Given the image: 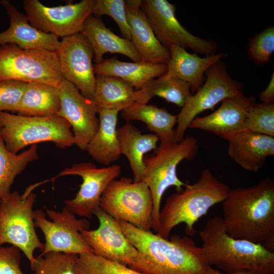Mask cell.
<instances>
[{
  "instance_id": "obj_7",
  "label": "cell",
  "mask_w": 274,
  "mask_h": 274,
  "mask_svg": "<svg viewBox=\"0 0 274 274\" xmlns=\"http://www.w3.org/2000/svg\"><path fill=\"white\" fill-rule=\"evenodd\" d=\"M30 187L23 194L10 192L0 200V246L8 243L23 252L30 262L34 252L44 248L35 230L33 206L36 195Z\"/></svg>"
},
{
  "instance_id": "obj_31",
  "label": "cell",
  "mask_w": 274,
  "mask_h": 274,
  "mask_svg": "<svg viewBox=\"0 0 274 274\" xmlns=\"http://www.w3.org/2000/svg\"><path fill=\"white\" fill-rule=\"evenodd\" d=\"M138 91L140 104H147L152 97L159 96L181 108L192 95L188 83L164 75L150 81Z\"/></svg>"
},
{
  "instance_id": "obj_39",
  "label": "cell",
  "mask_w": 274,
  "mask_h": 274,
  "mask_svg": "<svg viewBox=\"0 0 274 274\" xmlns=\"http://www.w3.org/2000/svg\"><path fill=\"white\" fill-rule=\"evenodd\" d=\"M259 98L262 102L270 104L274 101V74L271 75L270 81L266 87L260 94Z\"/></svg>"
},
{
  "instance_id": "obj_29",
  "label": "cell",
  "mask_w": 274,
  "mask_h": 274,
  "mask_svg": "<svg viewBox=\"0 0 274 274\" xmlns=\"http://www.w3.org/2000/svg\"><path fill=\"white\" fill-rule=\"evenodd\" d=\"M60 108L58 86L31 82L27 83L17 113L24 116H57Z\"/></svg>"
},
{
  "instance_id": "obj_3",
  "label": "cell",
  "mask_w": 274,
  "mask_h": 274,
  "mask_svg": "<svg viewBox=\"0 0 274 274\" xmlns=\"http://www.w3.org/2000/svg\"><path fill=\"white\" fill-rule=\"evenodd\" d=\"M207 264L226 273L273 274L274 252L263 245L234 238L221 217L209 219L199 232Z\"/></svg>"
},
{
  "instance_id": "obj_33",
  "label": "cell",
  "mask_w": 274,
  "mask_h": 274,
  "mask_svg": "<svg viewBox=\"0 0 274 274\" xmlns=\"http://www.w3.org/2000/svg\"><path fill=\"white\" fill-rule=\"evenodd\" d=\"M79 255L51 252L36 258L31 274H76L74 266Z\"/></svg>"
},
{
  "instance_id": "obj_30",
  "label": "cell",
  "mask_w": 274,
  "mask_h": 274,
  "mask_svg": "<svg viewBox=\"0 0 274 274\" xmlns=\"http://www.w3.org/2000/svg\"><path fill=\"white\" fill-rule=\"evenodd\" d=\"M38 158L36 144L20 154H15L6 147L0 133V200L11 192L16 176L21 174L29 163Z\"/></svg>"
},
{
  "instance_id": "obj_9",
  "label": "cell",
  "mask_w": 274,
  "mask_h": 274,
  "mask_svg": "<svg viewBox=\"0 0 274 274\" xmlns=\"http://www.w3.org/2000/svg\"><path fill=\"white\" fill-rule=\"evenodd\" d=\"M56 52L0 46V80L42 82L58 86L63 80Z\"/></svg>"
},
{
  "instance_id": "obj_24",
  "label": "cell",
  "mask_w": 274,
  "mask_h": 274,
  "mask_svg": "<svg viewBox=\"0 0 274 274\" xmlns=\"http://www.w3.org/2000/svg\"><path fill=\"white\" fill-rule=\"evenodd\" d=\"M95 75L110 76L122 79L139 90L150 81L164 75L167 64L144 61L124 62L113 57L93 64Z\"/></svg>"
},
{
  "instance_id": "obj_34",
  "label": "cell",
  "mask_w": 274,
  "mask_h": 274,
  "mask_svg": "<svg viewBox=\"0 0 274 274\" xmlns=\"http://www.w3.org/2000/svg\"><path fill=\"white\" fill-rule=\"evenodd\" d=\"M246 131L274 137V104L255 103L245 123Z\"/></svg>"
},
{
  "instance_id": "obj_5",
  "label": "cell",
  "mask_w": 274,
  "mask_h": 274,
  "mask_svg": "<svg viewBox=\"0 0 274 274\" xmlns=\"http://www.w3.org/2000/svg\"><path fill=\"white\" fill-rule=\"evenodd\" d=\"M153 155L144 159L145 173L143 179L148 185L153 199L152 229L158 232L162 197L170 187H176L177 192L183 190L185 183L177 175L178 165L184 159H192L198 151L197 140L188 136L180 142L161 143Z\"/></svg>"
},
{
  "instance_id": "obj_37",
  "label": "cell",
  "mask_w": 274,
  "mask_h": 274,
  "mask_svg": "<svg viewBox=\"0 0 274 274\" xmlns=\"http://www.w3.org/2000/svg\"><path fill=\"white\" fill-rule=\"evenodd\" d=\"M27 83L0 80V112H18Z\"/></svg>"
},
{
  "instance_id": "obj_32",
  "label": "cell",
  "mask_w": 274,
  "mask_h": 274,
  "mask_svg": "<svg viewBox=\"0 0 274 274\" xmlns=\"http://www.w3.org/2000/svg\"><path fill=\"white\" fill-rule=\"evenodd\" d=\"M76 274H143L128 266L92 253L79 255L74 267Z\"/></svg>"
},
{
  "instance_id": "obj_17",
  "label": "cell",
  "mask_w": 274,
  "mask_h": 274,
  "mask_svg": "<svg viewBox=\"0 0 274 274\" xmlns=\"http://www.w3.org/2000/svg\"><path fill=\"white\" fill-rule=\"evenodd\" d=\"M99 225L94 230L81 232L95 254L129 266L135 261L138 252L121 230L116 220L100 207L94 212Z\"/></svg>"
},
{
  "instance_id": "obj_25",
  "label": "cell",
  "mask_w": 274,
  "mask_h": 274,
  "mask_svg": "<svg viewBox=\"0 0 274 274\" xmlns=\"http://www.w3.org/2000/svg\"><path fill=\"white\" fill-rule=\"evenodd\" d=\"M121 154L127 158L133 176V181H142L145 173L144 155L157 148L158 138L153 133L143 134L130 122L117 128Z\"/></svg>"
},
{
  "instance_id": "obj_8",
  "label": "cell",
  "mask_w": 274,
  "mask_h": 274,
  "mask_svg": "<svg viewBox=\"0 0 274 274\" xmlns=\"http://www.w3.org/2000/svg\"><path fill=\"white\" fill-rule=\"evenodd\" d=\"M99 207L115 219L145 230L152 229L153 199L143 180L135 182L126 177L114 180L104 191Z\"/></svg>"
},
{
  "instance_id": "obj_20",
  "label": "cell",
  "mask_w": 274,
  "mask_h": 274,
  "mask_svg": "<svg viewBox=\"0 0 274 274\" xmlns=\"http://www.w3.org/2000/svg\"><path fill=\"white\" fill-rule=\"evenodd\" d=\"M125 8L131 41L142 60L152 63L167 64L170 58L169 50L156 38L141 8V0L125 1Z\"/></svg>"
},
{
  "instance_id": "obj_12",
  "label": "cell",
  "mask_w": 274,
  "mask_h": 274,
  "mask_svg": "<svg viewBox=\"0 0 274 274\" xmlns=\"http://www.w3.org/2000/svg\"><path fill=\"white\" fill-rule=\"evenodd\" d=\"M141 8L160 43L178 46L206 56L215 54L217 43L196 36L186 29L176 16V7L167 0H143Z\"/></svg>"
},
{
  "instance_id": "obj_36",
  "label": "cell",
  "mask_w": 274,
  "mask_h": 274,
  "mask_svg": "<svg viewBox=\"0 0 274 274\" xmlns=\"http://www.w3.org/2000/svg\"><path fill=\"white\" fill-rule=\"evenodd\" d=\"M248 52L256 63L268 62L274 52V27H268L255 35L249 42Z\"/></svg>"
},
{
  "instance_id": "obj_18",
  "label": "cell",
  "mask_w": 274,
  "mask_h": 274,
  "mask_svg": "<svg viewBox=\"0 0 274 274\" xmlns=\"http://www.w3.org/2000/svg\"><path fill=\"white\" fill-rule=\"evenodd\" d=\"M255 103L253 96L243 94L226 98L216 111L204 117H196L188 128L208 131L228 141L246 131V117Z\"/></svg>"
},
{
  "instance_id": "obj_6",
  "label": "cell",
  "mask_w": 274,
  "mask_h": 274,
  "mask_svg": "<svg viewBox=\"0 0 274 274\" xmlns=\"http://www.w3.org/2000/svg\"><path fill=\"white\" fill-rule=\"evenodd\" d=\"M0 133L6 147L15 154L40 142H53L60 149L75 144L70 124L58 116H24L0 112Z\"/></svg>"
},
{
  "instance_id": "obj_26",
  "label": "cell",
  "mask_w": 274,
  "mask_h": 274,
  "mask_svg": "<svg viewBox=\"0 0 274 274\" xmlns=\"http://www.w3.org/2000/svg\"><path fill=\"white\" fill-rule=\"evenodd\" d=\"M119 112L106 109L98 110V128L86 150L94 160L105 165L116 161L121 155L117 128Z\"/></svg>"
},
{
  "instance_id": "obj_22",
  "label": "cell",
  "mask_w": 274,
  "mask_h": 274,
  "mask_svg": "<svg viewBox=\"0 0 274 274\" xmlns=\"http://www.w3.org/2000/svg\"><path fill=\"white\" fill-rule=\"evenodd\" d=\"M169 50L170 58L164 76L187 82L190 86L191 93L201 87L207 70L226 55L221 53L201 57L178 46H172Z\"/></svg>"
},
{
  "instance_id": "obj_2",
  "label": "cell",
  "mask_w": 274,
  "mask_h": 274,
  "mask_svg": "<svg viewBox=\"0 0 274 274\" xmlns=\"http://www.w3.org/2000/svg\"><path fill=\"white\" fill-rule=\"evenodd\" d=\"M223 221L232 237L263 245L274 252V182L230 189L222 202Z\"/></svg>"
},
{
  "instance_id": "obj_38",
  "label": "cell",
  "mask_w": 274,
  "mask_h": 274,
  "mask_svg": "<svg viewBox=\"0 0 274 274\" xmlns=\"http://www.w3.org/2000/svg\"><path fill=\"white\" fill-rule=\"evenodd\" d=\"M20 250L11 245L0 246V274H24L20 267Z\"/></svg>"
},
{
  "instance_id": "obj_13",
  "label": "cell",
  "mask_w": 274,
  "mask_h": 274,
  "mask_svg": "<svg viewBox=\"0 0 274 274\" xmlns=\"http://www.w3.org/2000/svg\"><path fill=\"white\" fill-rule=\"evenodd\" d=\"M94 1L82 0L51 7L38 0H24L23 6L33 27L62 39L81 32L85 21L93 14Z\"/></svg>"
},
{
  "instance_id": "obj_40",
  "label": "cell",
  "mask_w": 274,
  "mask_h": 274,
  "mask_svg": "<svg viewBox=\"0 0 274 274\" xmlns=\"http://www.w3.org/2000/svg\"><path fill=\"white\" fill-rule=\"evenodd\" d=\"M204 274H248V273H241V272H238V273L222 272L218 270L217 269H216L213 268L212 266L208 265Z\"/></svg>"
},
{
  "instance_id": "obj_23",
  "label": "cell",
  "mask_w": 274,
  "mask_h": 274,
  "mask_svg": "<svg viewBox=\"0 0 274 274\" xmlns=\"http://www.w3.org/2000/svg\"><path fill=\"white\" fill-rule=\"evenodd\" d=\"M81 33L91 46L96 63L100 62L104 59V55L107 53L122 54L133 62L142 61L131 41L115 34L101 19L93 14L85 21Z\"/></svg>"
},
{
  "instance_id": "obj_1",
  "label": "cell",
  "mask_w": 274,
  "mask_h": 274,
  "mask_svg": "<svg viewBox=\"0 0 274 274\" xmlns=\"http://www.w3.org/2000/svg\"><path fill=\"white\" fill-rule=\"evenodd\" d=\"M138 252L129 267L143 274H204L209 265L201 247L188 236L165 238L116 219Z\"/></svg>"
},
{
  "instance_id": "obj_4",
  "label": "cell",
  "mask_w": 274,
  "mask_h": 274,
  "mask_svg": "<svg viewBox=\"0 0 274 274\" xmlns=\"http://www.w3.org/2000/svg\"><path fill=\"white\" fill-rule=\"evenodd\" d=\"M229 186L216 178L208 169L202 170L193 184L185 183L184 189L166 199L159 214V235L168 238L172 229L184 223L185 232L192 236L194 225L215 204L226 197Z\"/></svg>"
},
{
  "instance_id": "obj_21",
  "label": "cell",
  "mask_w": 274,
  "mask_h": 274,
  "mask_svg": "<svg viewBox=\"0 0 274 274\" xmlns=\"http://www.w3.org/2000/svg\"><path fill=\"white\" fill-rule=\"evenodd\" d=\"M227 153L243 169L256 172L274 155V137L245 131L228 141Z\"/></svg>"
},
{
  "instance_id": "obj_19",
  "label": "cell",
  "mask_w": 274,
  "mask_h": 274,
  "mask_svg": "<svg viewBox=\"0 0 274 274\" xmlns=\"http://www.w3.org/2000/svg\"><path fill=\"white\" fill-rule=\"evenodd\" d=\"M10 20L8 29L0 32V45L14 44L24 49H45L56 52L60 41L56 36L33 27L24 14L9 1H0Z\"/></svg>"
},
{
  "instance_id": "obj_14",
  "label": "cell",
  "mask_w": 274,
  "mask_h": 274,
  "mask_svg": "<svg viewBox=\"0 0 274 274\" xmlns=\"http://www.w3.org/2000/svg\"><path fill=\"white\" fill-rule=\"evenodd\" d=\"M121 166L113 164L98 168L90 162H80L66 167L57 177L78 176L82 183L75 197L64 201V207L80 217L91 219L99 207L101 196L108 186L120 174Z\"/></svg>"
},
{
  "instance_id": "obj_27",
  "label": "cell",
  "mask_w": 274,
  "mask_h": 274,
  "mask_svg": "<svg viewBox=\"0 0 274 274\" xmlns=\"http://www.w3.org/2000/svg\"><path fill=\"white\" fill-rule=\"evenodd\" d=\"M121 116L126 122L140 121L146 124L161 143L175 141V130L177 115L170 114L164 108L147 104L135 103L121 111Z\"/></svg>"
},
{
  "instance_id": "obj_11",
  "label": "cell",
  "mask_w": 274,
  "mask_h": 274,
  "mask_svg": "<svg viewBox=\"0 0 274 274\" xmlns=\"http://www.w3.org/2000/svg\"><path fill=\"white\" fill-rule=\"evenodd\" d=\"M205 74L207 78L202 86L188 98L177 115L175 142L184 138L189 124L198 114L213 109L226 98L243 95L239 83L231 78L222 62L215 63Z\"/></svg>"
},
{
  "instance_id": "obj_15",
  "label": "cell",
  "mask_w": 274,
  "mask_h": 274,
  "mask_svg": "<svg viewBox=\"0 0 274 274\" xmlns=\"http://www.w3.org/2000/svg\"><path fill=\"white\" fill-rule=\"evenodd\" d=\"M56 53L63 79L83 96L94 101V52L87 39L81 32L63 38Z\"/></svg>"
},
{
  "instance_id": "obj_35",
  "label": "cell",
  "mask_w": 274,
  "mask_h": 274,
  "mask_svg": "<svg viewBox=\"0 0 274 274\" xmlns=\"http://www.w3.org/2000/svg\"><path fill=\"white\" fill-rule=\"evenodd\" d=\"M93 15L110 16L117 24L122 38L131 41L130 28L128 23L124 0H94Z\"/></svg>"
},
{
  "instance_id": "obj_10",
  "label": "cell",
  "mask_w": 274,
  "mask_h": 274,
  "mask_svg": "<svg viewBox=\"0 0 274 274\" xmlns=\"http://www.w3.org/2000/svg\"><path fill=\"white\" fill-rule=\"evenodd\" d=\"M35 226L45 236L44 248L40 255L54 252L80 255L93 253L82 237L81 232L89 230L90 223L85 218L76 216L64 207L61 211L42 210L33 212Z\"/></svg>"
},
{
  "instance_id": "obj_16",
  "label": "cell",
  "mask_w": 274,
  "mask_h": 274,
  "mask_svg": "<svg viewBox=\"0 0 274 274\" xmlns=\"http://www.w3.org/2000/svg\"><path fill=\"white\" fill-rule=\"evenodd\" d=\"M60 108L57 116L70 124L75 145L86 150L99 125L98 109L95 102L84 96L72 83L63 79L58 86Z\"/></svg>"
},
{
  "instance_id": "obj_28",
  "label": "cell",
  "mask_w": 274,
  "mask_h": 274,
  "mask_svg": "<svg viewBox=\"0 0 274 274\" xmlns=\"http://www.w3.org/2000/svg\"><path fill=\"white\" fill-rule=\"evenodd\" d=\"M139 93L122 79L110 76L96 75L94 101L101 109L123 110L139 103Z\"/></svg>"
}]
</instances>
